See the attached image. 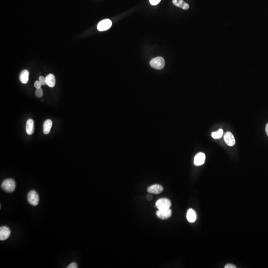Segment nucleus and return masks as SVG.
<instances>
[{"mask_svg":"<svg viewBox=\"0 0 268 268\" xmlns=\"http://www.w3.org/2000/svg\"><path fill=\"white\" fill-rule=\"evenodd\" d=\"M187 219L190 222H194L197 219V215L195 210L193 209H190L188 210L187 213Z\"/></svg>","mask_w":268,"mask_h":268,"instance_id":"13","label":"nucleus"},{"mask_svg":"<svg viewBox=\"0 0 268 268\" xmlns=\"http://www.w3.org/2000/svg\"><path fill=\"white\" fill-rule=\"evenodd\" d=\"M10 230L8 227L3 226L0 227V240L1 241L7 239L10 235Z\"/></svg>","mask_w":268,"mask_h":268,"instance_id":"7","label":"nucleus"},{"mask_svg":"<svg viewBox=\"0 0 268 268\" xmlns=\"http://www.w3.org/2000/svg\"><path fill=\"white\" fill-rule=\"evenodd\" d=\"M223 134H224V131L222 129H219V130H218L217 132L212 133V136L215 139H219L222 136Z\"/></svg>","mask_w":268,"mask_h":268,"instance_id":"17","label":"nucleus"},{"mask_svg":"<svg viewBox=\"0 0 268 268\" xmlns=\"http://www.w3.org/2000/svg\"><path fill=\"white\" fill-rule=\"evenodd\" d=\"M35 95L37 97L40 98L42 97V96H43V90L41 88L37 89L35 91Z\"/></svg>","mask_w":268,"mask_h":268,"instance_id":"18","label":"nucleus"},{"mask_svg":"<svg viewBox=\"0 0 268 268\" xmlns=\"http://www.w3.org/2000/svg\"><path fill=\"white\" fill-rule=\"evenodd\" d=\"M163 187L159 184H154L149 187L147 191L149 193L154 194H159L163 191Z\"/></svg>","mask_w":268,"mask_h":268,"instance_id":"9","label":"nucleus"},{"mask_svg":"<svg viewBox=\"0 0 268 268\" xmlns=\"http://www.w3.org/2000/svg\"><path fill=\"white\" fill-rule=\"evenodd\" d=\"M172 3L177 7H180L184 10L189 9V5L184 0H173Z\"/></svg>","mask_w":268,"mask_h":268,"instance_id":"12","label":"nucleus"},{"mask_svg":"<svg viewBox=\"0 0 268 268\" xmlns=\"http://www.w3.org/2000/svg\"><path fill=\"white\" fill-rule=\"evenodd\" d=\"M39 81L41 83L42 85H47L46 82V78L43 76H40V77L39 78Z\"/></svg>","mask_w":268,"mask_h":268,"instance_id":"19","label":"nucleus"},{"mask_svg":"<svg viewBox=\"0 0 268 268\" xmlns=\"http://www.w3.org/2000/svg\"><path fill=\"white\" fill-rule=\"evenodd\" d=\"M16 186V184L15 181L10 178L4 180L1 184V189L8 193H12L15 191Z\"/></svg>","mask_w":268,"mask_h":268,"instance_id":"1","label":"nucleus"},{"mask_svg":"<svg viewBox=\"0 0 268 268\" xmlns=\"http://www.w3.org/2000/svg\"><path fill=\"white\" fill-rule=\"evenodd\" d=\"M41 83H40L39 80L38 81V80L36 81V82H35V83H34V86H35V88H36V89H37L41 88Z\"/></svg>","mask_w":268,"mask_h":268,"instance_id":"22","label":"nucleus"},{"mask_svg":"<svg viewBox=\"0 0 268 268\" xmlns=\"http://www.w3.org/2000/svg\"><path fill=\"white\" fill-rule=\"evenodd\" d=\"M78 268V264L75 262H73L71 263L67 267V268Z\"/></svg>","mask_w":268,"mask_h":268,"instance_id":"21","label":"nucleus"},{"mask_svg":"<svg viewBox=\"0 0 268 268\" xmlns=\"http://www.w3.org/2000/svg\"><path fill=\"white\" fill-rule=\"evenodd\" d=\"M112 26V22L109 19H104L97 24V30L100 31H105L109 29Z\"/></svg>","mask_w":268,"mask_h":268,"instance_id":"6","label":"nucleus"},{"mask_svg":"<svg viewBox=\"0 0 268 268\" xmlns=\"http://www.w3.org/2000/svg\"><path fill=\"white\" fill-rule=\"evenodd\" d=\"M34 121L32 119H30L27 121L26 124V132L29 135H31L34 133Z\"/></svg>","mask_w":268,"mask_h":268,"instance_id":"11","label":"nucleus"},{"mask_svg":"<svg viewBox=\"0 0 268 268\" xmlns=\"http://www.w3.org/2000/svg\"><path fill=\"white\" fill-rule=\"evenodd\" d=\"M266 132L267 135H268V123L267 124L266 126Z\"/></svg>","mask_w":268,"mask_h":268,"instance_id":"24","label":"nucleus"},{"mask_svg":"<svg viewBox=\"0 0 268 268\" xmlns=\"http://www.w3.org/2000/svg\"><path fill=\"white\" fill-rule=\"evenodd\" d=\"M225 268H236V267L234 265L231 264H227V265H225Z\"/></svg>","mask_w":268,"mask_h":268,"instance_id":"23","label":"nucleus"},{"mask_svg":"<svg viewBox=\"0 0 268 268\" xmlns=\"http://www.w3.org/2000/svg\"><path fill=\"white\" fill-rule=\"evenodd\" d=\"M224 140L225 143L230 147L233 146L236 144L234 136L231 132H227L224 135Z\"/></svg>","mask_w":268,"mask_h":268,"instance_id":"8","label":"nucleus"},{"mask_svg":"<svg viewBox=\"0 0 268 268\" xmlns=\"http://www.w3.org/2000/svg\"><path fill=\"white\" fill-rule=\"evenodd\" d=\"M156 206L158 210L169 209L171 206V203L168 199L161 198L157 201Z\"/></svg>","mask_w":268,"mask_h":268,"instance_id":"4","label":"nucleus"},{"mask_svg":"<svg viewBox=\"0 0 268 268\" xmlns=\"http://www.w3.org/2000/svg\"><path fill=\"white\" fill-rule=\"evenodd\" d=\"M160 1H161V0H150L151 4V5H153V6L157 5V4H159V3H160Z\"/></svg>","mask_w":268,"mask_h":268,"instance_id":"20","label":"nucleus"},{"mask_svg":"<svg viewBox=\"0 0 268 268\" xmlns=\"http://www.w3.org/2000/svg\"><path fill=\"white\" fill-rule=\"evenodd\" d=\"M46 84L50 88H53L56 84V80L53 75L50 74L46 76Z\"/></svg>","mask_w":268,"mask_h":268,"instance_id":"15","label":"nucleus"},{"mask_svg":"<svg viewBox=\"0 0 268 268\" xmlns=\"http://www.w3.org/2000/svg\"><path fill=\"white\" fill-rule=\"evenodd\" d=\"M27 199L28 203L32 206H36L38 205L39 197L35 190H31L29 192L27 196Z\"/></svg>","mask_w":268,"mask_h":268,"instance_id":"3","label":"nucleus"},{"mask_svg":"<svg viewBox=\"0 0 268 268\" xmlns=\"http://www.w3.org/2000/svg\"><path fill=\"white\" fill-rule=\"evenodd\" d=\"M157 216L160 219H169L172 215V211L171 209H166L159 210L156 213Z\"/></svg>","mask_w":268,"mask_h":268,"instance_id":"5","label":"nucleus"},{"mask_svg":"<svg viewBox=\"0 0 268 268\" xmlns=\"http://www.w3.org/2000/svg\"><path fill=\"white\" fill-rule=\"evenodd\" d=\"M52 126V121L50 119H48L43 124V132L45 134H48L50 132Z\"/></svg>","mask_w":268,"mask_h":268,"instance_id":"16","label":"nucleus"},{"mask_svg":"<svg viewBox=\"0 0 268 268\" xmlns=\"http://www.w3.org/2000/svg\"><path fill=\"white\" fill-rule=\"evenodd\" d=\"M206 159L205 154L203 153H199L196 154L194 158V164L196 166H200L204 163Z\"/></svg>","mask_w":268,"mask_h":268,"instance_id":"10","label":"nucleus"},{"mask_svg":"<svg viewBox=\"0 0 268 268\" xmlns=\"http://www.w3.org/2000/svg\"><path fill=\"white\" fill-rule=\"evenodd\" d=\"M152 198H153V197H152V196H151V195H148L147 196V199H148V200H151V199H152Z\"/></svg>","mask_w":268,"mask_h":268,"instance_id":"25","label":"nucleus"},{"mask_svg":"<svg viewBox=\"0 0 268 268\" xmlns=\"http://www.w3.org/2000/svg\"><path fill=\"white\" fill-rule=\"evenodd\" d=\"M150 65L155 69L161 70L165 67V60L162 57H157L151 60L150 62Z\"/></svg>","mask_w":268,"mask_h":268,"instance_id":"2","label":"nucleus"},{"mask_svg":"<svg viewBox=\"0 0 268 268\" xmlns=\"http://www.w3.org/2000/svg\"><path fill=\"white\" fill-rule=\"evenodd\" d=\"M29 75L30 73L28 70H23L19 75V80H21V83L24 84L27 83L29 80Z\"/></svg>","mask_w":268,"mask_h":268,"instance_id":"14","label":"nucleus"}]
</instances>
